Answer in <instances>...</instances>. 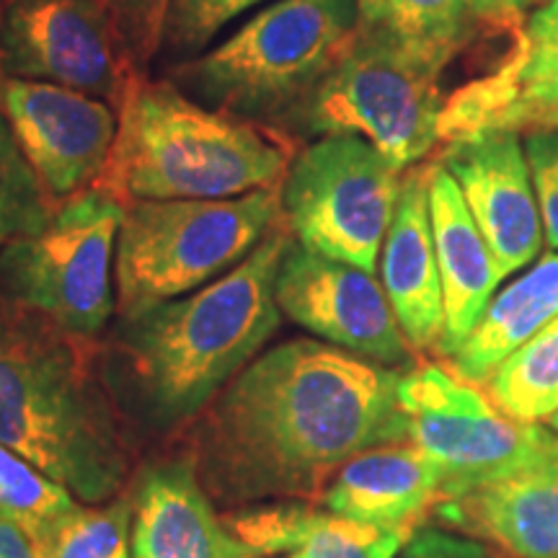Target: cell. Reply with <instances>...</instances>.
I'll return each instance as SVG.
<instances>
[{
    "label": "cell",
    "instance_id": "6da1fadb",
    "mask_svg": "<svg viewBox=\"0 0 558 558\" xmlns=\"http://www.w3.org/2000/svg\"><path fill=\"white\" fill-rule=\"evenodd\" d=\"M399 373L316 339L243 367L205 409L190 463L213 499L256 505L318 494L347 460L409 442Z\"/></svg>",
    "mask_w": 558,
    "mask_h": 558
},
{
    "label": "cell",
    "instance_id": "7a4b0ae2",
    "mask_svg": "<svg viewBox=\"0 0 558 558\" xmlns=\"http://www.w3.org/2000/svg\"><path fill=\"white\" fill-rule=\"evenodd\" d=\"M290 246L275 226L228 275L122 318L104 373L117 407L150 429L202 414L279 329L275 279Z\"/></svg>",
    "mask_w": 558,
    "mask_h": 558
},
{
    "label": "cell",
    "instance_id": "3957f363",
    "mask_svg": "<svg viewBox=\"0 0 558 558\" xmlns=\"http://www.w3.org/2000/svg\"><path fill=\"white\" fill-rule=\"evenodd\" d=\"M0 445L58 481L81 505L120 497L130 473L117 401L90 341L0 303Z\"/></svg>",
    "mask_w": 558,
    "mask_h": 558
},
{
    "label": "cell",
    "instance_id": "277c9868",
    "mask_svg": "<svg viewBox=\"0 0 558 558\" xmlns=\"http://www.w3.org/2000/svg\"><path fill=\"white\" fill-rule=\"evenodd\" d=\"M292 163V140L205 109L171 83L132 81L117 137L94 190L124 207L143 199H233L271 190Z\"/></svg>",
    "mask_w": 558,
    "mask_h": 558
},
{
    "label": "cell",
    "instance_id": "5b68a950",
    "mask_svg": "<svg viewBox=\"0 0 558 558\" xmlns=\"http://www.w3.org/2000/svg\"><path fill=\"white\" fill-rule=\"evenodd\" d=\"M360 32L357 0H277L228 41L173 70L209 109L282 124Z\"/></svg>",
    "mask_w": 558,
    "mask_h": 558
},
{
    "label": "cell",
    "instance_id": "8992f818",
    "mask_svg": "<svg viewBox=\"0 0 558 558\" xmlns=\"http://www.w3.org/2000/svg\"><path fill=\"white\" fill-rule=\"evenodd\" d=\"M279 186L233 199H143L117 239V311L135 316L235 269L279 226Z\"/></svg>",
    "mask_w": 558,
    "mask_h": 558
},
{
    "label": "cell",
    "instance_id": "52a82bcc",
    "mask_svg": "<svg viewBox=\"0 0 558 558\" xmlns=\"http://www.w3.org/2000/svg\"><path fill=\"white\" fill-rule=\"evenodd\" d=\"M439 70L409 54L383 26L357 32L324 81L279 128L305 135H357L399 171L439 143Z\"/></svg>",
    "mask_w": 558,
    "mask_h": 558
},
{
    "label": "cell",
    "instance_id": "ba28073f",
    "mask_svg": "<svg viewBox=\"0 0 558 558\" xmlns=\"http://www.w3.org/2000/svg\"><path fill=\"white\" fill-rule=\"evenodd\" d=\"M122 218V202L94 186L60 202L39 233L0 251V303L94 341L114 313Z\"/></svg>",
    "mask_w": 558,
    "mask_h": 558
},
{
    "label": "cell",
    "instance_id": "9c48e42d",
    "mask_svg": "<svg viewBox=\"0 0 558 558\" xmlns=\"http://www.w3.org/2000/svg\"><path fill=\"white\" fill-rule=\"evenodd\" d=\"M401 173L357 135H324L292 158L282 218L300 246L375 271L393 222Z\"/></svg>",
    "mask_w": 558,
    "mask_h": 558
},
{
    "label": "cell",
    "instance_id": "30bf717a",
    "mask_svg": "<svg viewBox=\"0 0 558 558\" xmlns=\"http://www.w3.org/2000/svg\"><path fill=\"white\" fill-rule=\"evenodd\" d=\"M396 393L409 442L442 471V501L558 460L556 435L505 416L473 383L435 362L407 369Z\"/></svg>",
    "mask_w": 558,
    "mask_h": 558
},
{
    "label": "cell",
    "instance_id": "8fae6325",
    "mask_svg": "<svg viewBox=\"0 0 558 558\" xmlns=\"http://www.w3.org/2000/svg\"><path fill=\"white\" fill-rule=\"evenodd\" d=\"M135 70L107 0L0 3V78L58 83L120 107Z\"/></svg>",
    "mask_w": 558,
    "mask_h": 558
},
{
    "label": "cell",
    "instance_id": "7c38bea8",
    "mask_svg": "<svg viewBox=\"0 0 558 558\" xmlns=\"http://www.w3.org/2000/svg\"><path fill=\"white\" fill-rule=\"evenodd\" d=\"M275 300L290 320L333 347L386 367L411 362V344L373 271L292 243L279 264Z\"/></svg>",
    "mask_w": 558,
    "mask_h": 558
},
{
    "label": "cell",
    "instance_id": "4fadbf2b",
    "mask_svg": "<svg viewBox=\"0 0 558 558\" xmlns=\"http://www.w3.org/2000/svg\"><path fill=\"white\" fill-rule=\"evenodd\" d=\"M0 109L54 202L96 184L117 137L109 104L58 83L0 78Z\"/></svg>",
    "mask_w": 558,
    "mask_h": 558
},
{
    "label": "cell",
    "instance_id": "5bb4252c",
    "mask_svg": "<svg viewBox=\"0 0 558 558\" xmlns=\"http://www.w3.org/2000/svg\"><path fill=\"white\" fill-rule=\"evenodd\" d=\"M442 166L458 181L501 279L527 267L541 251L543 220L518 132H488L448 145Z\"/></svg>",
    "mask_w": 558,
    "mask_h": 558
},
{
    "label": "cell",
    "instance_id": "9a60e30c",
    "mask_svg": "<svg viewBox=\"0 0 558 558\" xmlns=\"http://www.w3.org/2000/svg\"><path fill=\"white\" fill-rule=\"evenodd\" d=\"M132 558H259L215 512L190 460L150 465L132 488Z\"/></svg>",
    "mask_w": 558,
    "mask_h": 558
},
{
    "label": "cell",
    "instance_id": "2e32d148",
    "mask_svg": "<svg viewBox=\"0 0 558 558\" xmlns=\"http://www.w3.org/2000/svg\"><path fill=\"white\" fill-rule=\"evenodd\" d=\"M429 169L401 181L393 222L383 241V288L411 349H437L445 331V300L429 215Z\"/></svg>",
    "mask_w": 558,
    "mask_h": 558
},
{
    "label": "cell",
    "instance_id": "e0dca14e",
    "mask_svg": "<svg viewBox=\"0 0 558 558\" xmlns=\"http://www.w3.org/2000/svg\"><path fill=\"white\" fill-rule=\"evenodd\" d=\"M439 501L442 471L414 442L360 452L324 488V505L331 514L378 527H416Z\"/></svg>",
    "mask_w": 558,
    "mask_h": 558
},
{
    "label": "cell",
    "instance_id": "ac0fdd59",
    "mask_svg": "<svg viewBox=\"0 0 558 558\" xmlns=\"http://www.w3.org/2000/svg\"><path fill=\"white\" fill-rule=\"evenodd\" d=\"M429 215L445 300V331L437 352L450 357L486 311L501 275L458 181L445 166L429 169Z\"/></svg>",
    "mask_w": 558,
    "mask_h": 558
},
{
    "label": "cell",
    "instance_id": "d6986e66",
    "mask_svg": "<svg viewBox=\"0 0 558 558\" xmlns=\"http://www.w3.org/2000/svg\"><path fill=\"white\" fill-rule=\"evenodd\" d=\"M435 514L518 558H558V460L439 501Z\"/></svg>",
    "mask_w": 558,
    "mask_h": 558
},
{
    "label": "cell",
    "instance_id": "ffe728a7",
    "mask_svg": "<svg viewBox=\"0 0 558 558\" xmlns=\"http://www.w3.org/2000/svg\"><path fill=\"white\" fill-rule=\"evenodd\" d=\"M512 50L492 73L469 81L445 99L439 143L488 135L499 114L522 88L558 75V0H543L512 32Z\"/></svg>",
    "mask_w": 558,
    "mask_h": 558
},
{
    "label": "cell",
    "instance_id": "44dd1931",
    "mask_svg": "<svg viewBox=\"0 0 558 558\" xmlns=\"http://www.w3.org/2000/svg\"><path fill=\"white\" fill-rule=\"evenodd\" d=\"M558 318V254L520 275L488 300L469 337L450 354V369L469 383H484L514 349Z\"/></svg>",
    "mask_w": 558,
    "mask_h": 558
},
{
    "label": "cell",
    "instance_id": "7402d4cb",
    "mask_svg": "<svg viewBox=\"0 0 558 558\" xmlns=\"http://www.w3.org/2000/svg\"><path fill=\"white\" fill-rule=\"evenodd\" d=\"M488 401L520 424L558 414V318L514 349L484 383Z\"/></svg>",
    "mask_w": 558,
    "mask_h": 558
},
{
    "label": "cell",
    "instance_id": "603a6c76",
    "mask_svg": "<svg viewBox=\"0 0 558 558\" xmlns=\"http://www.w3.org/2000/svg\"><path fill=\"white\" fill-rule=\"evenodd\" d=\"M469 0H386L380 26L409 54L442 73L473 37Z\"/></svg>",
    "mask_w": 558,
    "mask_h": 558
},
{
    "label": "cell",
    "instance_id": "cb8c5ba5",
    "mask_svg": "<svg viewBox=\"0 0 558 558\" xmlns=\"http://www.w3.org/2000/svg\"><path fill=\"white\" fill-rule=\"evenodd\" d=\"M78 507L81 501L65 486L0 445V512L26 533L41 543Z\"/></svg>",
    "mask_w": 558,
    "mask_h": 558
},
{
    "label": "cell",
    "instance_id": "d4e9b609",
    "mask_svg": "<svg viewBox=\"0 0 558 558\" xmlns=\"http://www.w3.org/2000/svg\"><path fill=\"white\" fill-rule=\"evenodd\" d=\"M54 209L52 194L45 190L0 109V251L11 241L39 233Z\"/></svg>",
    "mask_w": 558,
    "mask_h": 558
},
{
    "label": "cell",
    "instance_id": "484cf974",
    "mask_svg": "<svg viewBox=\"0 0 558 558\" xmlns=\"http://www.w3.org/2000/svg\"><path fill=\"white\" fill-rule=\"evenodd\" d=\"M132 497L81 505L41 541L47 558H132Z\"/></svg>",
    "mask_w": 558,
    "mask_h": 558
},
{
    "label": "cell",
    "instance_id": "4316f807",
    "mask_svg": "<svg viewBox=\"0 0 558 558\" xmlns=\"http://www.w3.org/2000/svg\"><path fill=\"white\" fill-rule=\"evenodd\" d=\"M320 518H324L320 509L303 505L300 499H277L233 509L222 522L243 546L262 558L295 554L311 538Z\"/></svg>",
    "mask_w": 558,
    "mask_h": 558
},
{
    "label": "cell",
    "instance_id": "83f0119b",
    "mask_svg": "<svg viewBox=\"0 0 558 558\" xmlns=\"http://www.w3.org/2000/svg\"><path fill=\"white\" fill-rule=\"evenodd\" d=\"M416 527H378L324 512L300 548L305 558H396Z\"/></svg>",
    "mask_w": 558,
    "mask_h": 558
},
{
    "label": "cell",
    "instance_id": "f1b7e54d",
    "mask_svg": "<svg viewBox=\"0 0 558 558\" xmlns=\"http://www.w3.org/2000/svg\"><path fill=\"white\" fill-rule=\"evenodd\" d=\"M262 0H173L163 39L173 50L194 52L205 47L222 26Z\"/></svg>",
    "mask_w": 558,
    "mask_h": 558
},
{
    "label": "cell",
    "instance_id": "f546056e",
    "mask_svg": "<svg viewBox=\"0 0 558 558\" xmlns=\"http://www.w3.org/2000/svg\"><path fill=\"white\" fill-rule=\"evenodd\" d=\"M525 156L538 197L543 233L548 246L558 251V130L530 132Z\"/></svg>",
    "mask_w": 558,
    "mask_h": 558
},
{
    "label": "cell",
    "instance_id": "4dcf8cb0",
    "mask_svg": "<svg viewBox=\"0 0 558 558\" xmlns=\"http://www.w3.org/2000/svg\"><path fill=\"white\" fill-rule=\"evenodd\" d=\"M171 3L173 0H107L137 65H145L156 54Z\"/></svg>",
    "mask_w": 558,
    "mask_h": 558
},
{
    "label": "cell",
    "instance_id": "1f68e13d",
    "mask_svg": "<svg viewBox=\"0 0 558 558\" xmlns=\"http://www.w3.org/2000/svg\"><path fill=\"white\" fill-rule=\"evenodd\" d=\"M520 130H558V75L514 94L494 128V132Z\"/></svg>",
    "mask_w": 558,
    "mask_h": 558
},
{
    "label": "cell",
    "instance_id": "d6a6232c",
    "mask_svg": "<svg viewBox=\"0 0 558 558\" xmlns=\"http://www.w3.org/2000/svg\"><path fill=\"white\" fill-rule=\"evenodd\" d=\"M396 558H492L481 543L437 527L414 530L407 546Z\"/></svg>",
    "mask_w": 558,
    "mask_h": 558
},
{
    "label": "cell",
    "instance_id": "836d02e7",
    "mask_svg": "<svg viewBox=\"0 0 558 558\" xmlns=\"http://www.w3.org/2000/svg\"><path fill=\"white\" fill-rule=\"evenodd\" d=\"M535 3L543 0H469L473 16L478 24L492 26V29H509L514 32V26L520 24L522 13L533 9Z\"/></svg>",
    "mask_w": 558,
    "mask_h": 558
},
{
    "label": "cell",
    "instance_id": "e575fe53",
    "mask_svg": "<svg viewBox=\"0 0 558 558\" xmlns=\"http://www.w3.org/2000/svg\"><path fill=\"white\" fill-rule=\"evenodd\" d=\"M0 558H47L41 543L16 520L0 512Z\"/></svg>",
    "mask_w": 558,
    "mask_h": 558
},
{
    "label": "cell",
    "instance_id": "d590c367",
    "mask_svg": "<svg viewBox=\"0 0 558 558\" xmlns=\"http://www.w3.org/2000/svg\"><path fill=\"white\" fill-rule=\"evenodd\" d=\"M357 11L362 29L378 26L383 21V13H386V0H357Z\"/></svg>",
    "mask_w": 558,
    "mask_h": 558
},
{
    "label": "cell",
    "instance_id": "8d00e7d4",
    "mask_svg": "<svg viewBox=\"0 0 558 558\" xmlns=\"http://www.w3.org/2000/svg\"><path fill=\"white\" fill-rule=\"evenodd\" d=\"M284 558H305V554H303V550H295V554H288Z\"/></svg>",
    "mask_w": 558,
    "mask_h": 558
},
{
    "label": "cell",
    "instance_id": "74e56055",
    "mask_svg": "<svg viewBox=\"0 0 558 558\" xmlns=\"http://www.w3.org/2000/svg\"><path fill=\"white\" fill-rule=\"evenodd\" d=\"M550 427H554V429L558 432V414H556L554 418H550Z\"/></svg>",
    "mask_w": 558,
    "mask_h": 558
}]
</instances>
